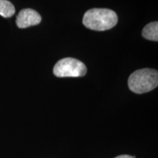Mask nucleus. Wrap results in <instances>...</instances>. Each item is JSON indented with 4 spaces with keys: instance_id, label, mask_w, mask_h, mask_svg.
I'll return each mask as SVG.
<instances>
[{
    "instance_id": "nucleus-1",
    "label": "nucleus",
    "mask_w": 158,
    "mask_h": 158,
    "mask_svg": "<svg viewBox=\"0 0 158 158\" xmlns=\"http://www.w3.org/2000/svg\"><path fill=\"white\" fill-rule=\"evenodd\" d=\"M118 16L114 10L106 8H92L84 13L83 23L94 31H106L115 27Z\"/></svg>"
},
{
    "instance_id": "nucleus-2",
    "label": "nucleus",
    "mask_w": 158,
    "mask_h": 158,
    "mask_svg": "<svg viewBox=\"0 0 158 158\" xmlns=\"http://www.w3.org/2000/svg\"><path fill=\"white\" fill-rule=\"evenodd\" d=\"M158 85V73L151 68L140 69L130 75L128 87L135 94H143L155 89Z\"/></svg>"
},
{
    "instance_id": "nucleus-3",
    "label": "nucleus",
    "mask_w": 158,
    "mask_h": 158,
    "mask_svg": "<svg viewBox=\"0 0 158 158\" xmlns=\"http://www.w3.org/2000/svg\"><path fill=\"white\" fill-rule=\"evenodd\" d=\"M55 76L81 77L86 73V67L84 63L74 58H64L58 61L53 70Z\"/></svg>"
},
{
    "instance_id": "nucleus-4",
    "label": "nucleus",
    "mask_w": 158,
    "mask_h": 158,
    "mask_svg": "<svg viewBox=\"0 0 158 158\" xmlns=\"http://www.w3.org/2000/svg\"><path fill=\"white\" fill-rule=\"evenodd\" d=\"M40 15L35 10L27 8L19 12L16 17V25L20 29H24L38 25L41 22Z\"/></svg>"
},
{
    "instance_id": "nucleus-5",
    "label": "nucleus",
    "mask_w": 158,
    "mask_h": 158,
    "mask_svg": "<svg viewBox=\"0 0 158 158\" xmlns=\"http://www.w3.org/2000/svg\"><path fill=\"white\" fill-rule=\"evenodd\" d=\"M142 36L144 38L152 41L158 40V23L154 21L145 26L142 31Z\"/></svg>"
},
{
    "instance_id": "nucleus-6",
    "label": "nucleus",
    "mask_w": 158,
    "mask_h": 158,
    "mask_svg": "<svg viewBox=\"0 0 158 158\" xmlns=\"http://www.w3.org/2000/svg\"><path fill=\"white\" fill-rule=\"evenodd\" d=\"M14 5L8 0H0V15L4 18H10L15 14Z\"/></svg>"
},
{
    "instance_id": "nucleus-7",
    "label": "nucleus",
    "mask_w": 158,
    "mask_h": 158,
    "mask_svg": "<svg viewBox=\"0 0 158 158\" xmlns=\"http://www.w3.org/2000/svg\"><path fill=\"white\" fill-rule=\"evenodd\" d=\"M114 158H135V156L132 157V156H130V155H123L117 156V157H114Z\"/></svg>"
}]
</instances>
